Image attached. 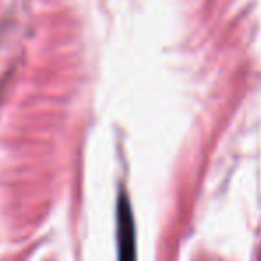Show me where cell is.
<instances>
[{"mask_svg": "<svg viewBox=\"0 0 261 261\" xmlns=\"http://www.w3.org/2000/svg\"><path fill=\"white\" fill-rule=\"evenodd\" d=\"M117 261H137L134 212L124 190H121L117 199Z\"/></svg>", "mask_w": 261, "mask_h": 261, "instance_id": "6da1fadb", "label": "cell"}]
</instances>
